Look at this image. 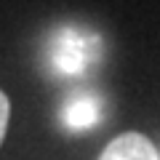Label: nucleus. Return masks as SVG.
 <instances>
[{"label": "nucleus", "instance_id": "1", "mask_svg": "<svg viewBox=\"0 0 160 160\" xmlns=\"http://www.w3.org/2000/svg\"><path fill=\"white\" fill-rule=\"evenodd\" d=\"M99 160H160V158L149 136H144L139 131H126L115 136L102 149Z\"/></svg>", "mask_w": 160, "mask_h": 160}, {"label": "nucleus", "instance_id": "2", "mask_svg": "<svg viewBox=\"0 0 160 160\" xmlns=\"http://www.w3.org/2000/svg\"><path fill=\"white\" fill-rule=\"evenodd\" d=\"M91 59V40L80 38L78 32H69L64 43H59L56 51V64L67 72H80Z\"/></svg>", "mask_w": 160, "mask_h": 160}, {"label": "nucleus", "instance_id": "3", "mask_svg": "<svg viewBox=\"0 0 160 160\" xmlns=\"http://www.w3.org/2000/svg\"><path fill=\"white\" fill-rule=\"evenodd\" d=\"M67 120H69V126H75V128L91 126L93 120H96V104H93L91 99H86V102H75L72 107H69V112H67Z\"/></svg>", "mask_w": 160, "mask_h": 160}, {"label": "nucleus", "instance_id": "4", "mask_svg": "<svg viewBox=\"0 0 160 160\" xmlns=\"http://www.w3.org/2000/svg\"><path fill=\"white\" fill-rule=\"evenodd\" d=\"M8 123H11V99H8V93L0 88V147H3V142H6Z\"/></svg>", "mask_w": 160, "mask_h": 160}]
</instances>
